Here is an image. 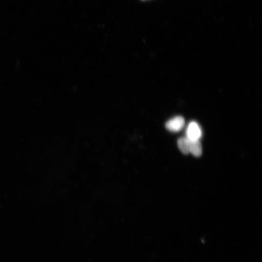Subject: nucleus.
<instances>
[{
	"mask_svg": "<svg viewBox=\"0 0 262 262\" xmlns=\"http://www.w3.org/2000/svg\"><path fill=\"white\" fill-rule=\"evenodd\" d=\"M202 136V130L199 124L195 122L189 124L186 129V138L189 140H200Z\"/></svg>",
	"mask_w": 262,
	"mask_h": 262,
	"instance_id": "nucleus-1",
	"label": "nucleus"
},
{
	"mask_svg": "<svg viewBox=\"0 0 262 262\" xmlns=\"http://www.w3.org/2000/svg\"><path fill=\"white\" fill-rule=\"evenodd\" d=\"M165 126L166 128L171 132H179L185 126V119L182 116L173 117L167 122Z\"/></svg>",
	"mask_w": 262,
	"mask_h": 262,
	"instance_id": "nucleus-2",
	"label": "nucleus"
},
{
	"mask_svg": "<svg viewBox=\"0 0 262 262\" xmlns=\"http://www.w3.org/2000/svg\"><path fill=\"white\" fill-rule=\"evenodd\" d=\"M190 141L189 153L195 157H199L202 155V146L200 140Z\"/></svg>",
	"mask_w": 262,
	"mask_h": 262,
	"instance_id": "nucleus-3",
	"label": "nucleus"
},
{
	"mask_svg": "<svg viewBox=\"0 0 262 262\" xmlns=\"http://www.w3.org/2000/svg\"><path fill=\"white\" fill-rule=\"evenodd\" d=\"M189 144L190 141L186 137L179 139L178 145L180 151L184 155H188L189 154Z\"/></svg>",
	"mask_w": 262,
	"mask_h": 262,
	"instance_id": "nucleus-4",
	"label": "nucleus"
}]
</instances>
